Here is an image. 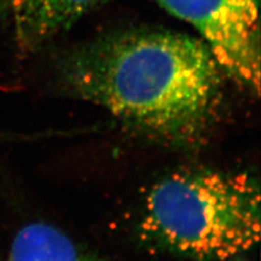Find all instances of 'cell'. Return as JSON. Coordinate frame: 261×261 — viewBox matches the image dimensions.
I'll return each instance as SVG.
<instances>
[{
	"label": "cell",
	"instance_id": "277c9868",
	"mask_svg": "<svg viewBox=\"0 0 261 261\" xmlns=\"http://www.w3.org/2000/svg\"><path fill=\"white\" fill-rule=\"evenodd\" d=\"M99 0H11L14 42L22 53H34L68 32Z\"/></svg>",
	"mask_w": 261,
	"mask_h": 261
},
{
	"label": "cell",
	"instance_id": "6da1fadb",
	"mask_svg": "<svg viewBox=\"0 0 261 261\" xmlns=\"http://www.w3.org/2000/svg\"><path fill=\"white\" fill-rule=\"evenodd\" d=\"M60 72L73 94L166 140H192L207 126L223 74L202 39L148 29L79 45Z\"/></svg>",
	"mask_w": 261,
	"mask_h": 261
},
{
	"label": "cell",
	"instance_id": "3957f363",
	"mask_svg": "<svg viewBox=\"0 0 261 261\" xmlns=\"http://www.w3.org/2000/svg\"><path fill=\"white\" fill-rule=\"evenodd\" d=\"M196 29L223 74L259 95V0H157Z\"/></svg>",
	"mask_w": 261,
	"mask_h": 261
},
{
	"label": "cell",
	"instance_id": "5b68a950",
	"mask_svg": "<svg viewBox=\"0 0 261 261\" xmlns=\"http://www.w3.org/2000/svg\"><path fill=\"white\" fill-rule=\"evenodd\" d=\"M9 261H105L89 254L59 228L44 222L28 224L13 239Z\"/></svg>",
	"mask_w": 261,
	"mask_h": 261
},
{
	"label": "cell",
	"instance_id": "7a4b0ae2",
	"mask_svg": "<svg viewBox=\"0 0 261 261\" xmlns=\"http://www.w3.org/2000/svg\"><path fill=\"white\" fill-rule=\"evenodd\" d=\"M142 230L187 257L232 258L259 242V185L244 173H173L151 187L144 203Z\"/></svg>",
	"mask_w": 261,
	"mask_h": 261
}]
</instances>
